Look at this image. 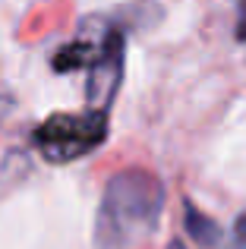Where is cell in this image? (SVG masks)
<instances>
[{
  "label": "cell",
  "mask_w": 246,
  "mask_h": 249,
  "mask_svg": "<svg viewBox=\"0 0 246 249\" xmlns=\"http://www.w3.org/2000/svg\"><path fill=\"white\" fill-rule=\"evenodd\" d=\"M183 218H186V231H190V237L196 240L202 249H218V246H221V240H224L221 227H218L209 214L199 212L193 202H186V205H183Z\"/></svg>",
  "instance_id": "obj_4"
},
{
  "label": "cell",
  "mask_w": 246,
  "mask_h": 249,
  "mask_svg": "<svg viewBox=\"0 0 246 249\" xmlns=\"http://www.w3.org/2000/svg\"><path fill=\"white\" fill-rule=\"evenodd\" d=\"M92 35V60H88V85H86V101L88 107L107 110L114 101L120 82H123V57H126V38H123V25L111 22L105 16L88 19Z\"/></svg>",
  "instance_id": "obj_3"
},
{
  "label": "cell",
  "mask_w": 246,
  "mask_h": 249,
  "mask_svg": "<svg viewBox=\"0 0 246 249\" xmlns=\"http://www.w3.org/2000/svg\"><path fill=\"white\" fill-rule=\"evenodd\" d=\"M224 249H246V212L234 221V231L228 237V246Z\"/></svg>",
  "instance_id": "obj_5"
},
{
  "label": "cell",
  "mask_w": 246,
  "mask_h": 249,
  "mask_svg": "<svg viewBox=\"0 0 246 249\" xmlns=\"http://www.w3.org/2000/svg\"><path fill=\"white\" fill-rule=\"evenodd\" d=\"M164 212V183L142 167L107 180L95 214V249H136L155 233Z\"/></svg>",
  "instance_id": "obj_1"
},
{
  "label": "cell",
  "mask_w": 246,
  "mask_h": 249,
  "mask_svg": "<svg viewBox=\"0 0 246 249\" xmlns=\"http://www.w3.org/2000/svg\"><path fill=\"white\" fill-rule=\"evenodd\" d=\"M107 139V110L101 107H86L73 114H51L32 133L35 152L48 164H70L95 148H101Z\"/></svg>",
  "instance_id": "obj_2"
},
{
  "label": "cell",
  "mask_w": 246,
  "mask_h": 249,
  "mask_svg": "<svg viewBox=\"0 0 246 249\" xmlns=\"http://www.w3.org/2000/svg\"><path fill=\"white\" fill-rule=\"evenodd\" d=\"M237 41L246 44V0L237 3Z\"/></svg>",
  "instance_id": "obj_6"
}]
</instances>
